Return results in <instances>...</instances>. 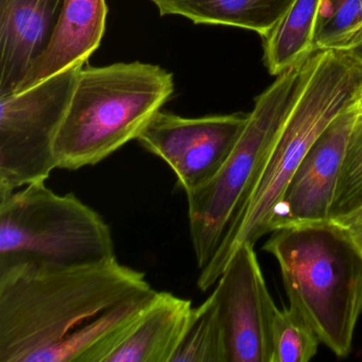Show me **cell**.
I'll use <instances>...</instances> for the list:
<instances>
[{"mask_svg":"<svg viewBox=\"0 0 362 362\" xmlns=\"http://www.w3.org/2000/svg\"><path fill=\"white\" fill-rule=\"evenodd\" d=\"M158 294L116 256L0 269V362H105Z\"/></svg>","mask_w":362,"mask_h":362,"instance_id":"obj_1","label":"cell"},{"mask_svg":"<svg viewBox=\"0 0 362 362\" xmlns=\"http://www.w3.org/2000/svg\"><path fill=\"white\" fill-rule=\"evenodd\" d=\"M361 83L362 66L351 54L317 52L302 65L293 103L219 249L201 269L197 281L201 291L216 285L241 245H255L271 233L277 206L303 158L326 127L356 98Z\"/></svg>","mask_w":362,"mask_h":362,"instance_id":"obj_2","label":"cell"},{"mask_svg":"<svg viewBox=\"0 0 362 362\" xmlns=\"http://www.w3.org/2000/svg\"><path fill=\"white\" fill-rule=\"evenodd\" d=\"M264 250L281 268L289 307L338 357L351 351L362 315V250L334 220L284 226Z\"/></svg>","mask_w":362,"mask_h":362,"instance_id":"obj_3","label":"cell"},{"mask_svg":"<svg viewBox=\"0 0 362 362\" xmlns=\"http://www.w3.org/2000/svg\"><path fill=\"white\" fill-rule=\"evenodd\" d=\"M173 74L147 63L80 69L54 141L58 168L95 166L137 139L173 96Z\"/></svg>","mask_w":362,"mask_h":362,"instance_id":"obj_4","label":"cell"},{"mask_svg":"<svg viewBox=\"0 0 362 362\" xmlns=\"http://www.w3.org/2000/svg\"><path fill=\"white\" fill-rule=\"evenodd\" d=\"M114 256L109 224L76 194H56L43 181L0 197V269L76 266Z\"/></svg>","mask_w":362,"mask_h":362,"instance_id":"obj_5","label":"cell"},{"mask_svg":"<svg viewBox=\"0 0 362 362\" xmlns=\"http://www.w3.org/2000/svg\"><path fill=\"white\" fill-rule=\"evenodd\" d=\"M300 67L277 76L255 99L245 128L220 170L202 187L186 194L190 239L200 270L219 249L293 103L300 83Z\"/></svg>","mask_w":362,"mask_h":362,"instance_id":"obj_6","label":"cell"},{"mask_svg":"<svg viewBox=\"0 0 362 362\" xmlns=\"http://www.w3.org/2000/svg\"><path fill=\"white\" fill-rule=\"evenodd\" d=\"M81 67L0 98V197L58 168L54 141Z\"/></svg>","mask_w":362,"mask_h":362,"instance_id":"obj_7","label":"cell"},{"mask_svg":"<svg viewBox=\"0 0 362 362\" xmlns=\"http://www.w3.org/2000/svg\"><path fill=\"white\" fill-rule=\"evenodd\" d=\"M247 114L186 118L162 111L137 137L139 145L173 169L186 194L211 181L238 141Z\"/></svg>","mask_w":362,"mask_h":362,"instance_id":"obj_8","label":"cell"},{"mask_svg":"<svg viewBox=\"0 0 362 362\" xmlns=\"http://www.w3.org/2000/svg\"><path fill=\"white\" fill-rule=\"evenodd\" d=\"M226 334L228 362H273L276 305L270 296L254 245H241L213 291Z\"/></svg>","mask_w":362,"mask_h":362,"instance_id":"obj_9","label":"cell"},{"mask_svg":"<svg viewBox=\"0 0 362 362\" xmlns=\"http://www.w3.org/2000/svg\"><path fill=\"white\" fill-rule=\"evenodd\" d=\"M359 109L355 98L315 139L281 197L271 232L284 226L332 220L341 167Z\"/></svg>","mask_w":362,"mask_h":362,"instance_id":"obj_10","label":"cell"},{"mask_svg":"<svg viewBox=\"0 0 362 362\" xmlns=\"http://www.w3.org/2000/svg\"><path fill=\"white\" fill-rule=\"evenodd\" d=\"M105 0H63L49 42L35 59L16 93L73 67H81L98 49L107 23Z\"/></svg>","mask_w":362,"mask_h":362,"instance_id":"obj_11","label":"cell"},{"mask_svg":"<svg viewBox=\"0 0 362 362\" xmlns=\"http://www.w3.org/2000/svg\"><path fill=\"white\" fill-rule=\"evenodd\" d=\"M63 0H0V98L16 92L42 54Z\"/></svg>","mask_w":362,"mask_h":362,"instance_id":"obj_12","label":"cell"},{"mask_svg":"<svg viewBox=\"0 0 362 362\" xmlns=\"http://www.w3.org/2000/svg\"><path fill=\"white\" fill-rule=\"evenodd\" d=\"M192 300L158 291L105 362H171L192 315Z\"/></svg>","mask_w":362,"mask_h":362,"instance_id":"obj_13","label":"cell"},{"mask_svg":"<svg viewBox=\"0 0 362 362\" xmlns=\"http://www.w3.org/2000/svg\"><path fill=\"white\" fill-rule=\"evenodd\" d=\"M160 16H180L194 24L247 29L266 37L293 0H151Z\"/></svg>","mask_w":362,"mask_h":362,"instance_id":"obj_14","label":"cell"},{"mask_svg":"<svg viewBox=\"0 0 362 362\" xmlns=\"http://www.w3.org/2000/svg\"><path fill=\"white\" fill-rule=\"evenodd\" d=\"M321 0H293L289 9L264 37V62L270 75L300 67L315 50V29Z\"/></svg>","mask_w":362,"mask_h":362,"instance_id":"obj_15","label":"cell"},{"mask_svg":"<svg viewBox=\"0 0 362 362\" xmlns=\"http://www.w3.org/2000/svg\"><path fill=\"white\" fill-rule=\"evenodd\" d=\"M171 362H228L226 334L213 294L192 307L187 327Z\"/></svg>","mask_w":362,"mask_h":362,"instance_id":"obj_16","label":"cell"},{"mask_svg":"<svg viewBox=\"0 0 362 362\" xmlns=\"http://www.w3.org/2000/svg\"><path fill=\"white\" fill-rule=\"evenodd\" d=\"M273 362H308L320 340L313 328L293 309H277L272 327Z\"/></svg>","mask_w":362,"mask_h":362,"instance_id":"obj_17","label":"cell"},{"mask_svg":"<svg viewBox=\"0 0 362 362\" xmlns=\"http://www.w3.org/2000/svg\"><path fill=\"white\" fill-rule=\"evenodd\" d=\"M360 18V0H321L315 29V50L345 52Z\"/></svg>","mask_w":362,"mask_h":362,"instance_id":"obj_18","label":"cell"},{"mask_svg":"<svg viewBox=\"0 0 362 362\" xmlns=\"http://www.w3.org/2000/svg\"><path fill=\"white\" fill-rule=\"evenodd\" d=\"M359 103V101H358ZM360 105V103H359ZM362 207V107L351 129L341 167L332 220L343 217Z\"/></svg>","mask_w":362,"mask_h":362,"instance_id":"obj_19","label":"cell"},{"mask_svg":"<svg viewBox=\"0 0 362 362\" xmlns=\"http://www.w3.org/2000/svg\"><path fill=\"white\" fill-rule=\"evenodd\" d=\"M349 233L356 245L362 250V207L343 217L332 219Z\"/></svg>","mask_w":362,"mask_h":362,"instance_id":"obj_20","label":"cell"},{"mask_svg":"<svg viewBox=\"0 0 362 362\" xmlns=\"http://www.w3.org/2000/svg\"><path fill=\"white\" fill-rule=\"evenodd\" d=\"M345 54H362V0H360L359 24L347 44Z\"/></svg>","mask_w":362,"mask_h":362,"instance_id":"obj_21","label":"cell"},{"mask_svg":"<svg viewBox=\"0 0 362 362\" xmlns=\"http://www.w3.org/2000/svg\"><path fill=\"white\" fill-rule=\"evenodd\" d=\"M356 98L359 101L360 107H362V83L361 86H359V90H358L357 95H356Z\"/></svg>","mask_w":362,"mask_h":362,"instance_id":"obj_22","label":"cell"},{"mask_svg":"<svg viewBox=\"0 0 362 362\" xmlns=\"http://www.w3.org/2000/svg\"><path fill=\"white\" fill-rule=\"evenodd\" d=\"M353 56L355 57L356 60H357L362 66V54H353Z\"/></svg>","mask_w":362,"mask_h":362,"instance_id":"obj_23","label":"cell"}]
</instances>
